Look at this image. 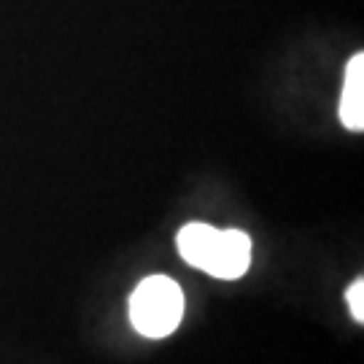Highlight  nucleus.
<instances>
[{"label":"nucleus","instance_id":"obj_1","mask_svg":"<svg viewBox=\"0 0 364 364\" xmlns=\"http://www.w3.org/2000/svg\"><path fill=\"white\" fill-rule=\"evenodd\" d=\"M176 246L192 267L221 281H235L251 267V237L240 230H216L192 221L178 232Z\"/></svg>","mask_w":364,"mask_h":364},{"label":"nucleus","instance_id":"obj_2","mask_svg":"<svg viewBox=\"0 0 364 364\" xmlns=\"http://www.w3.org/2000/svg\"><path fill=\"white\" fill-rule=\"evenodd\" d=\"M183 318V291L168 275H149L130 297V321L144 338H168Z\"/></svg>","mask_w":364,"mask_h":364},{"label":"nucleus","instance_id":"obj_3","mask_svg":"<svg viewBox=\"0 0 364 364\" xmlns=\"http://www.w3.org/2000/svg\"><path fill=\"white\" fill-rule=\"evenodd\" d=\"M340 119L353 132L364 127V54H353L348 60L343 97H340Z\"/></svg>","mask_w":364,"mask_h":364},{"label":"nucleus","instance_id":"obj_4","mask_svg":"<svg viewBox=\"0 0 364 364\" xmlns=\"http://www.w3.org/2000/svg\"><path fill=\"white\" fill-rule=\"evenodd\" d=\"M346 299H348V305H351V316L362 324L364 321V281L362 278H356L351 287H348Z\"/></svg>","mask_w":364,"mask_h":364}]
</instances>
